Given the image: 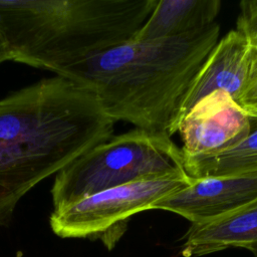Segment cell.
<instances>
[{
	"mask_svg": "<svg viewBox=\"0 0 257 257\" xmlns=\"http://www.w3.org/2000/svg\"><path fill=\"white\" fill-rule=\"evenodd\" d=\"M114 121L93 93L60 76L0 99V223L42 180L112 137Z\"/></svg>",
	"mask_w": 257,
	"mask_h": 257,
	"instance_id": "1",
	"label": "cell"
},
{
	"mask_svg": "<svg viewBox=\"0 0 257 257\" xmlns=\"http://www.w3.org/2000/svg\"><path fill=\"white\" fill-rule=\"evenodd\" d=\"M219 34L220 26L214 22L183 36L131 40L92 54L56 75L93 93L113 121L172 137L189 87Z\"/></svg>",
	"mask_w": 257,
	"mask_h": 257,
	"instance_id": "2",
	"label": "cell"
},
{
	"mask_svg": "<svg viewBox=\"0 0 257 257\" xmlns=\"http://www.w3.org/2000/svg\"><path fill=\"white\" fill-rule=\"evenodd\" d=\"M159 0H0L11 60L57 73L131 41Z\"/></svg>",
	"mask_w": 257,
	"mask_h": 257,
	"instance_id": "3",
	"label": "cell"
},
{
	"mask_svg": "<svg viewBox=\"0 0 257 257\" xmlns=\"http://www.w3.org/2000/svg\"><path fill=\"white\" fill-rule=\"evenodd\" d=\"M184 162L171 136L136 127L94 146L60 170L51 188L53 210L130 183L186 176Z\"/></svg>",
	"mask_w": 257,
	"mask_h": 257,
	"instance_id": "4",
	"label": "cell"
},
{
	"mask_svg": "<svg viewBox=\"0 0 257 257\" xmlns=\"http://www.w3.org/2000/svg\"><path fill=\"white\" fill-rule=\"evenodd\" d=\"M194 181L186 176L145 180L111 188L61 209L49 218L51 230L61 238L115 237L120 226L133 215L153 210L161 200L184 189Z\"/></svg>",
	"mask_w": 257,
	"mask_h": 257,
	"instance_id": "5",
	"label": "cell"
},
{
	"mask_svg": "<svg viewBox=\"0 0 257 257\" xmlns=\"http://www.w3.org/2000/svg\"><path fill=\"white\" fill-rule=\"evenodd\" d=\"M252 130V118L224 90L200 99L178 125L184 158L210 157L231 149Z\"/></svg>",
	"mask_w": 257,
	"mask_h": 257,
	"instance_id": "6",
	"label": "cell"
},
{
	"mask_svg": "<svg viewBox=\"0 0 257 257\" xmlns=\"http://www.w3.org/2000/svg\"><path fill=\"white\" fill-rule=\"evenodd\" d=\"M257 200V173L194 179L184 189L154 205L178 214L192 225L228 216Z\"/></svg>",
	"mask_w": 257,
	"mask_h": 257,
	"instance_id": "7",
	"label": "cell"
},
{
	"mask_svg": "<svg viewBox=\"0 0 257 257\" xmlns=\"http://www.w3.org/2000/svg\"><path fill=\"white\" fill-rule=\"evenodd\" d=\"M252 48L247 37L237 29L230 30L217 42L189 87L178 125L200 99L216 90L226 91L237 102L249 83Z\"/></svg>",
	"mask_w": 257,
	"mask_h": 257,
	"instance_id": "8",
	"label": "cell"
},
{
	"mask_svg": "<svg viewBox=\"0 0 257 257\" xmlns=\"http://www.w3.org/2000/svg\"><path fill=\"white\" fill-rule=\"evenodd\" d=\"M184 257H199L228 248H257V200L218 220L192 225L185 235Z\"/></svg>",
	"mask_w": 257,
	"mask_h": 257,
	"instance_id": "9",
	"label": "cell"
},
{
	"mask_svg": "<svg viewBox=\"0 0 257 257\" xmlns=\"http://www.w3.org/2000/svg\"><path fill=\"white\" fill-rule=\"evenodd\" d=\"M220 8L219 0H159L132 40L152 41L197 32L215 22Z\"/></svg>",
	"mask_w": 257,
	"mask_h": 257,
	"instance_id": "10",
	"label": "cell"
},
{
	"mask_svg": "<svg viewBox=\"0 0 257 257\" xmlns=\"http://www.w3.org/2000/svg\"><path fill=\"white\" fill-rule=\"evenodd\" d=\"M184 159L185 170L194 179L257 173V126L231 149L210 157Z\"/></svg>",
	"mask_w": 257,
	"mask_h": 257,
	"instance_id": "11",
	"label": "cell"
},
{
	"mask_svg": "<svg viewBox=\"0 0 257 257\" xmlns=\"http://www.w3.org/2000/svg\"><path fill=\"white\" fill-rule=\"evenodd\" d=\"M240 13L236 29L242 32L252 47L257 46V0H243L240 2Z\"/></svg>",
	"mask_w": 257,
	"mask_h": 257,
	"instance_id": "12",
	"label": "cell"
},
{
	"mask_svg": "<svg viewBox=\"0 0 257 257\" xmlns=\"http://www.w3.org/2000/svg\"><path fill=\"white\" fill-rule=\"evenodd\" d=\"M237 103L252 119H257V79L247 85Z\"/></svg>",
	"mask_w": 257,
	"mask_h": 257,
	"instance_id": "13",
	"label": "cell"
},
{
	"mask_svg": "<svg viewBox=\"0 0 257 257\" xmlns=\"http://www.w3.org/2000/svg\"><path fill=\"white\" fill-rule=\"evenodd\" d=\"M255 79H257V46L253 47L252 52H251V66H250L249 83L254 81Z\"/></svg>",
	"mask_w": 257,
	"mask_h": 257,
	"instance_id": "14",
	"label": "cell"
},
{
	"mask_svg": "<svg viewBox=\"0 0 257 257\" xmlns=\"http://www.w3.org/2000/svg\"><path fill=\"white\" fill-rule=\"evenodd\" d=\"M7 60H11V53L6 44V41L0 33V63Z\"/></svg>",
	"mask_w": 257,
	"mask_h": 257,
	"instance_id": "15",
	"label": "cell"
},
{
	"mask_svg": "<svg viewBox=\"0 0 257 257\" xmlns=\"http://www.w3.org/2000/svg\"><path fill=\"white\" fill-rule=\"evenodd\" d=\"M250 252L252 253V255H253V257H257V248H254V249H252V250H250Z\"/></svg>",
	"mask_w": 257,
	"mask_h": 257,
	"instance_id": "16",
	"label": "cell"
}]
</instances>
